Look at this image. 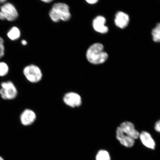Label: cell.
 Here are the masks:
<instances>
[{
    "label": "cell",
    "instance_id": "obj_1",
    "mask_svg": "<svg viewBox=\"0 0 160 160\" xmlns=\"http://www.w3.org/2000/svg\"><path fill=\"white\" fill-rule=\"evenodd\" d=\"M86 57L92 64H102L107 61L108 55L104 51V47L102 44L97 43L91 45L86 52Z\"/></svg>",
    "mask_w": 160,
    "mask_h": 160
},
{
    "label": "cell",
    "instance_id": "obj_2",
    "mask_svg": "<svg viewBox=\"0 0 160 160\" xmlns=\"http://www.w3.org/2000/svg\"><path fill=\"white\" fill-rule=\"evenodd\" d=\"M18 95V89L12 80H5L0 82V98L2 101H15Z\"/></svg>",
    "mask_w": 160,
    "mask_h": 160
},
{
    "label": "cell",
    "instance_id": "obj_3",
    "mask_svg": "<svg viewBox=\"0 0 160 160\" xmlns=\"http://www.w3.org/2000/svg\"><path fill=\"white\" fill-rule=\"evenodd\" d=\"M49 16L52 21L55 23L61 21H69L71 18L69 6L63 3L54 4L49 11Z\"/></svg>",
    "mask_w": 160,
    "mask_h": 160
},
{
    "label": "cell",
    "instance_id": "obj_4",
    "mask_svg": "<svg viewBox=\"0 0 160 160\" xmlns=\"http://www.w3.org/2000/svg\"><path fill=\"white\" fill-rule=\"evenodd\" d=\"M26 79L31 83L38 82L42 78V73L38 66L31 64L26 66L22 71Z\"/></svg>",
    "mask_w": 160,
    "mask_h": 160
},
{
    "label": "cell",
    "instance_id": "obj_5",
    "mask_svg": "<svg viewBox=\"0 0 160 160\" xmlns=\"http://www.w3.org/2000/svg\"><path fill=\"white\" fill-rule=\"evenodd\" d=\"M18 15L17 9L11 3L6 2L0 7V20L13 21L18 18Z\"/></svg>",
    "mask_w": 160,
    "mask_h": 160
},
{
    "label": "cell",
    "instance_id": "obj_6",
    "mask_svg": "<svg viewBox=\"0 0 160 160\" xmlns=\"http://www.w3.org/2000/svg\"><path fill=\"white\" fill-rule=\"evenodd\" d=\"M37 118L35 112L31 109L27 108L21 112L19 116L21 124L24 127H28L34 122Z\"/></svg>",
    "mask_w": 160,
    "mask_h": 160
},
{
    "label": "cell",
    "instance_id": "obj_7",
    "mask_svg": "<svg viewBox=\"0 0 160 160\" xmlns=\"http://www.w3.org/2000/svg\"><path fill=\"white\" fill-rule=\"evenodd\" d=\"M63 101L66 105L72 108L79 107L82 103L81 96L73 92L66 93L63 98Z\"/></svg>",
    "mask_w": 160,
    "mask_h": 160
},
{
    "label": "cell",
    "instance_id": "obj_8",
    "mask_svg": "<svg viewBox=\"0 0 160 160\" xmlns=\"http://www.w3.org/2000/svg\"><path fill=\"white\" fill-rule=\"evenodd\" d=\"M119 127L125 134L134 140L139 138V133L136 130L134 125L131 122L125 121L120 125Z\"/></svg>",
    "mask_w": 160,
    "mask_h": 160
},
{
    "label": "cell",
    "instance_id": "obj_9",
    "mask_svg": "<svg viewBox=\"0 0 160 160\" xmlns=\"http://www.w3.org/2000/svg\"><path fill=\"white\" fill-rule=\"evenodd\" d=\"M116 132V138L121 145L128 148L133 147L134 145L135 140L124 133L119 127L117 128Z\"/></svg>",
    "mask_w": 160,
    "mask_h": 160
},
{
    "label": "cell",
    "instance_id": "obj_10",
    "mask_svg": "<svg viewBox=\"0 0 160 160\" xmlns=\"http://www.w3.org/2000/svg\"><path fill=\"white\" fill-rule=\"evenodd\" d=\"M106 22V20L103 16H97L92 22L93 28L98 32L103 34L107 33L109 29L105 25Z\"/></svg>",
    "mask_w": 160,
    "mask_h": 160
},
{
    "label": "cell",
    "instance_id": "obj_11",
    "mask_svg": "<svg viewBox=\"0 0 160 160\" xmlns=\"http://www.w3.org/2000/svg\"><path fill=\"white\" fill-rule=\"evenodd\" d=\"M139 138L145 147L150 149H155L156 147L155 142L148 132L142 131L139 133Z\"/></svg>",
    "mask_w": 160,
    "mask_h": 160
},
{
    "label": "cell",
    "instance_id": "obj_12",
    "mask_svg": "<svg viewBox=\"0 0 160 160\" xmlns=\"http://www.w3.org/2000/svg\"><path fill=\"white\" fill-rule=\"evenodd\" d=\"M129 17L128 15L123 12L119 11L116 13L115 22L117 27L124 29L129 24Z\"/></svg>",
    "mask_w": 160,
    "mask_h": 160
},
{
    "label": "cell",
    "instance_id": "obj_13",
    "mask_svg": "<svg viewBox=\"0 0 160 160\" xmlns=\"http://www.w3.org/2000/svg\"><path fill=\"white\" fill-rule=\"evenodd\" d=\"M7 36L12 41H15L19 39L21 37V31L18 28L14 27L8 32Z\"/></svg>",
    "mask_w": 160,
    "mask_h": 160
},
{
    "label": "cell",
    "instance_id": "obj_14",
    "mask_svg": "<svg viewBox=\"0 0 160 160\" xmlns=\"http://www.w3.org/2000/svg\"><path fill=\"white\" fill-rule=\"evenodd\" d=\"M9 66L5 62L0 61V78H3L9 75Z\"/></svg>",
    "mask_w": 160,
    "mask_h": 160
},
{
    "label": "cell",
    "instance_id": "obj_15",
    "mask_svg": "<svg viewBox=\"0 0 160 160\" xmlns=\"http://www.w3.org/2000/svg\"><path fill=\"white\" fill-rule=\"evenodd\" d=\"M152 35L154 41L160 42V23H157L154 28L152 30Z\"/></svg>",
    "mask_w": 160,
    "mask_h": 160
},
{
    "label": "cell",
    "instance_id": "obj_16",
    "mask_svg": "<svg viewBox=\"0 0 160 160\" xmlns=\"http://www.w3.org/2000/svg\"><path fill=\"white\" fill-rule=\"evenodd\" d=\"M96 160H111L108 152L105 150H100L96 157Z\"/></svg>",
    "mask_w": 160,
    "mask_h": 160
},
{
    "label": "cell",
    "instance_id": "obj_17",
    "mask_svg": "<svg viewBox=\"0 0 160 160\" xmlns=\"http://www.w3.org/2000/svg\"><path fill=\"white\" fill-rule=\"evenodd\" d=\"M5 48L4 45V40L0 37V59L2 58L5 55Z\"/></svg>",
    "mask_w": 160,
    "mask_h": 160
},
{
    "label": "cell",
    "instance_id": "obj_18",
    "mask_svg": "<svg viewBox=\"0 0 160 160\" xmlns=\"http://www.w3.org/2000/svg\"><path fill=\"white\" fill-rule=\"evenodd\" d=\"M154 129L156 131L160 133V119L155 123L154 126Z\"/></svg>",
    "mask_w": 160,
    "mask_h": 160
},
{
    "label": "cell",
    "instance_id": "obj_19",
    "mask_svg": "<svg viewBox=\"0 0 160 160\" xmlns=\"http://www.w3.org/2000/svg\"><path fill=\"white\" fill-rule=\"evenodd\" d=\"M85 1L89 4L93 5L97 3L99 0H85Z\"/></svg>",
    "mask_w": 160,
    "mask_h": 160
},
{
    "label": "cell",
    "instance_id": "obj_20",
    "mask_svg": "<svg viewBox=\"0 0 160 160\" xmlns=\"http://www.w3.org/2000/svg\"><path fill=\"white\" fill-rule=\"evenodd\" d=\"M42 2L46 3H49L53 1V0H41Z\"/></svg>",
    "mask_w": 160,
    "mask_h": 160
},
{
    "label": "cell",
    "instance_id": "obj_21",
    "mask_svg": "<svg viewBox=\"0 0 160 160\" xmlns=\"http://www.w3.org/2000/svg\"><path fill=\"white\" fill-rule=\"evenodd\" d=\"M21 43L23 45H26L27 44V42L25 40H23L21 41Z\"/></svg>",
    "mask_w": 160,
    "mask_h": 160
},
{
    "label": "cell",
    "instance_id": "obj_22",
    "mask_svg": "<svg viewBox=\"0 0 160 160\" xmlns=\"http://www.w3.org/2000/svg\"><path fill=\"white\" fill-rule=\"evenodd\" d=\"M7 0H0V4H4L6 2Z\"/></svg>",
    "mask_w": 160,
    "mask_h": 160
},
{
    "label": "cell",
    "instance_id": "obj_23",
    "mask_svg": "<svg viewBox=\"0 0 160 160\" xmlns=\"http://www.w3.org/2000/svg\"><path fill=\"white\" fill-rule=\"evenodd\" d=\"M0 160H5V159H4L2 157H1V156H0Z\"/></svg>",
    "mask_w": 160,
    "mask_h": 160
}]
</instances>
